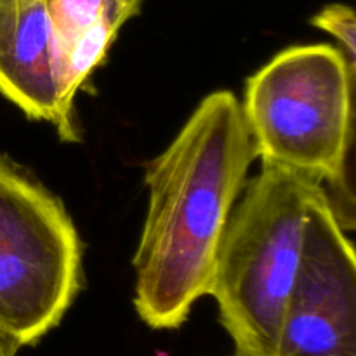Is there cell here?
Masks as SVG:
<instances>
[{
  "mask_svg": "<svg viewBox=\"0 0 356 356\" xmlns=\"http://www.w3.org/2000/svg\"><path fill=\"white\" fill-rule=\"evenodd\" d=\"M256 159L242 104L229 90H216L146 163L148 214L132 264L136 312L148 327L179 329L209 296L219 245Z\"/></svg>",
  "mask_w": 356,
  "mask_h": 356,
  "instance_id": "6da1fadb",
  "label": "cell"
},
{
  "mask_svg": "<svg viewBox=\"0 0 356 356\" xmlns=\"http://www.w3.org/2000/svg\"><path fill=\"white\" fill-rule=\"evenodd\" d=\"M325 191L308 176L263 163L233 209L209 296L235 356H275L312 205Z\"/></svg>",
  "mask_w": 356,
  "mask_h": 356,
  "instance_id": "7a4b0ae2",
  "label": "cell"
},
{
  "mask_svg": "<svg viewBox=\"0 0 356 356\" xmlns=\"http://www.w3.org/2000/svg\"><path fill=\"white\" fill-rule=\"evenodd\" d=\"M355 68L339 47L296 45L254 73L242 111L263 163L344 186Z\"/></svg>",
  "mask_w": 356,
  "mask_h": 356,
  "instance_id": "3957f363",
  "label": "cell"
},
{
  "mask_svg": "<svg viewBox=\"0 0 356 356\" xmlns=\"http://www.w3.org/2000/svg\"><path fill=\"white\" fill-rule=\"evenodd\" d=\"M82 289V242L61 202L0 156V330L21 348L59 325Z\"/></svg>",
  "mask_w": 356,
  "mask_h": 356,
  "instance_id": "277c9868",
  "label": "cell"
},
{
  "mask_svg": "<svg viewBox=\"0 0 356 356\" xmlns=\"http://www.w3.org/2000/svg\"><path fill=\"white\" fill-rule=\"evenodd\" d=\"M275 356H356L355 250L327 190L309 209Z\"/></svg>",
  "mask_w": 356,
  "mask_h": 356,
  "instance_id": "5b68a950",
  "label": "cell"
},
{
  "mask_svg": "<svg viewBox=\"0 0 356 356\" xmlns=\"http://www.w3.org/2000/svg\"><path fill=\"white\" fill-rule=\"evenodd\" d=\"M0 94L30 120L54 125L63 141H79L44 0H0Z\"/></svg>",
  "mask_w": 356,
  "mask_h": 356,
  "instance_id": "8992f818",
  "label": "cell"
},
{
  "mask_svg": "<svg viewBox=\"0 0 356 356\" xmlns=\"http://www.w3.org/2000/svg\"><path fill=\"white\" fill-rule=\"evenodd\" d=\"M143 0H44L61 63L65 101L73 110L79 90L106 59L120 28Z\"/></svg>",
  "mask_w": 356,
  "mask_h": 356,
  "instance_id": "52a82bcc",
  "label": "cell"
},
{
  "mask_svg": "<svg viewBox=\"0 0 356 356\" xmlns=\"http://www.w3.org/2000/svg\"><path fill=\"white\" fill-rule=\"evenodd\" d=\"M313 26L327 31L339 40L341 52L346 58L348 65L355 68L356 59V17L355 10L344 3L325 6L312 19Z\"/></svg>",
  "mask_w": 356,
  "mask_h": 356,
  "instance_id": "ba28073f",
  "label": "cell"
},
{
  "mask_svg": "<svg viewBox=\"0 0 356 356\" xmlns=\"http://www.w3.org/2000/svg\"><path fill=\"white\" fill-rule=\"evenodd\" d=\"M19 344L13 339L10 336L3 334L0 330V356H16L17 350H19Z\"/></svg>",
  "mask_w": 356,
  "mask_h": 356,
  "instance_id": "9c48e42d",
  "label": "cell"
}]
</instances>
